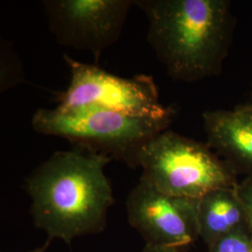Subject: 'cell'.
I'll list each match as a JSON object with an SVG mask.
<instances>
[{
	"mask_svg": "<svg viewBox=\"0 0 252 252\" xmlns=\"http://www.w3.org/2000/svg\"><path fill=\"white\" fill-rule=\"evenodd\" d=\"M198 200L166 194L139 180L126 200L130 225L146 244L181 252L199 238Z\"/></svg>",
	"mask_w": 252,
	"mask_h": 252,
	"instance_id": "7",
	"label": "cell"
},
{
	"mask_svg": "<svg viewBox=\"0 0 252 252\" xmlns=\"http://www.w3.org/2000/svg\"><path fill=\"white\" fill-rule=\"evenodd\" d=\"M207 144L237 175L252 179V106L247 103L233 109L203 113Z\"/></svg>",
	"mask_w": 252,
	"mask_h": 252,
	"instance_id": "8",
	"label": "cell"
},
{
	"mask_svg": "<svg viewBox=\"0 0 252 252\" xmlns=\"http://www.w3.org/2000/svg\"><path fill=\"white\" fill-rule=\"evenodd\" d=\"M51 33L60 45L89 52L98 60L114 44L134 0H44Z\"/></svg>",
	"mask_w": 252,
	"mask_h": 252,
	"instance_id": "6",
	"label": "cell"
},
{
	"mask_svg": "<svg viewBox=\"0 0 252 252\" xmlns=\"http://www.w3.org/2000/svg\"><path fill=\"white\" fill-rule=\"evenodd\" d=\"M172 122L86 107L70 111L39 108L31 124L39 134L62 137L77 145V149L103 154L136 168L145 145L169 129Z\"/></svg>",
	"mask_w": 252,
	"mask_h": 252,
	"instance_id": "3",
	"label": "cell"
},
{
	"mask_svg": "<svg viewBox=\"0 0 252 252\" xmlns=\"http://www.w3.org/2000/svg\"><path fill=\"white\" fill-rule=\"evenodd\" d=\"M208 252H252V236L249 228H242L217 239L207 246Z\"/></svg>",
	"mask_w": 252,
	"mask_h": 252,
	"instance_id": "11",
	"label": "cell"
},
{
	"mask_svg": "<svg viewBox=\"0 0 252 252\" xmlns=\"http://www.w3.org/2000/svg\"><path fill=\"white\" fill-rule=\"evenodd\" d=\"M63 60L69 68L70 82L59 96L58 110L98 107L135 117L173 121L175 110L160 101L151 76L122 78L67 54H63Z\"/></svg>",
	"mask_w": 252,
	"mask_h": 252,
	"instance_id": "5",
	"label": "cell"
},
{
	"mask_svg": "<svg viewBox=\"0 0 252 252\" xmlns=\"http://www.w3.org/2000/svg\"><path fill=\"white\" fill-rule=\"evenodd\" d=\"M199 237L207 246L234 231L249 228L235 188L218 189L198 199Z\"/></svg>",
	"mask_w": 252,
	"mask_h": 252,
	"instance_id": "9",
	"label": "cell"
},
{
	"mask_svg": "<svg viewBox=\"0 0 252 252\" xmlns=\"http://www.w3.org/2000/svg\"><path fill=\"white\" fill-rule=\"evenodd\" d=\"M149 22L147 40L174 81L216 77L234 35L228 0H134Z\"/></svg>",
	"mask_w": 252,
	"mask_h": 252,
	"instance_id": "2",
	"label": "cell"
},
{
	"mask_svg": "<svg viewBox=\"0 0 252 252\" xmlns=\"http://www.w3.org/2000/svg\"><path fill=\"white\" fill-rule=\"evenodd\" d=\"M1 92L8 90L24 81V74L20 67L18 58L7 42L1 45Z\"/></svg>",
	"mask_w": 252,
	"mask_h": 252,
	"instance_id": "10",
	"label": "cell"
},
{
	"mask_svg": "<svg viewBox=\"0 0 252 252\" xmlns=\"http://www.w3.org/2000/svg\"><path fill=\"white\" fill-rule=\"evenodd\" d=\"M141 180L166 194L198 199L218 189L236 188L237 174L207 143L164 130L138 156Z\"/></svg>",
	"mask_w": 252,
	"mask_h": 252,
	"instance_id": "4",
	"label": "cell"
},
{
	"mask_svg": "<svg viewBox=\"0 0 252 252\" xmlns=\"http://www.w3.org/2000/svg\"><path fill=\"white\" fill-rule=\"evenodd\" d=\"M45 252V249H36V250H35V251H32V252Z\"/></svg>",
	"mask_w": 252,
	"mask_h": 252,
	"instance_id": "14",
	"label": "cell"
},
{
	"mask_svg": "<svg viewBox=\"0 0 252 252\" xmlns=\"http://www.w3.org/2000/svg\"><path fill=\"white\" fill-rule=\"evenodd\" d=\"M142 252H180L177 250L174 249H169V248H164V247H159V246H153V245H149L146 244L145 248Z\"/></svg>",
	"mask_w": 252,
	"mask_h": 252,
	"instance_id": "13",
	"label": "cell"
},
{
	"mask_svg": "<svg viewBox=\"0 0 252 252\" xmlns=\"http://www.w3.org/2000/svg\"><path fill=\"white\" fill-rule=\"evenodd\" d=\"M248 103H249V104H251V105H252V95H251V100H250V101H249V102H248Z\"/></svg>",
	"mask_w": 252,
	"mask_h": 252,
	"instance_id": "15",
	"label": "cell"
},
{
	"mask_svg": "<svg viewBox=\"0 0 252 252\" xmlns=\"http://www.w3.org/2000/svg\"><path fill=\"white\" fill-rule=\"evenodd\" d=\"M236 192L243 204L250 233L252 236V179H245L236 186Z\"/></svg>",
	"mask_w": 252,
	"mask_h": 252,
	"instance_id": "12",
	"label": "cell"
},
{
	"mask_svg": "<svg viewBox=\"0 0 252 252\" xmlns=\"http://www.w3.org/2000/svg\"><path fill=\"white\" fill-rule=\"evenodd\" d=\"M111 159L81 149L54 153L26 181L31 213L50 239L69 244L107 224L113 193L105 166Z\"/></svg>",
	"mask_w": 252,
	"mask_h": 252,
	"instance_id": "1",
	"label": "cell"
}]
</instances>
